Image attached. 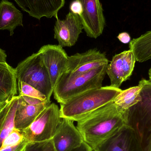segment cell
Wrapping results in <instances>:
<instances>
[{
  "label": "cell",
  "instance_id": "6da1fadb",
  "mask_svg": "<svg viewBox=\"0 0 151 151\" xmlns=\"http://www.w3.org/2000/svg\"><path fill=\"white\" fill-rule=\"evenodd\" d=\"M124 114L112 101L78 121L76 128L93 150L126 124Z\"/></svg>",
  "mask_w": 151,
  "mask_h": 151
},
{
  "label": "cell",
  "instance_id": "7a4b0ae2",
  "mask_svg": "<svg viewBox=\"0 0 151 151\" xmlns=\"http://www.w3.org/2000/svg\"><path fill=\"white\" fill-rule=\"evenodd\" d=\"M122 91L120 88L108 86L80 94L60 104L61 118L78 122L98 108L113 101Z\"/></svg>",
  "mask_w": 151,
  "mask_h": 151
},
{
  "label": "cell",
  "instance_id": "3957f363",
  "mask_svg": "<svg viewBox=\"0 0 151 151\" xmlns=\"http://www.w3.org/2000/svg\"><path fill=\"white\" fill-rule=\"evenodd\" d=\"M108 64L79 75L64 73L54 88V99L63 104L86 91L102 87Z\"/></svg>",
  "mask_w": 151,
  "mask_h": 151
},
{
  "label": "cell",
  "instance_id": "277c9868",
  "mask_svg": "<svg viewBox=\"0 0 151 151\" xmlns=\"http://www.w3.org/2000/svg\"><path fill=\"white\" fill-rule=\"evenodd\" d=\"M141 99L124 114L126 124L132 127L139 137L144 150L151 136V81L142 79Z\"/></svg>",
  "mask_w": 151,
  "mask_h": 151
},
{
  "label": "cell",
  "instance_id": "5b68a950",
  "mask_svg": "<svg viewBox=\"0 0 151 151\" xmlns=\"http://www.w3.org/2000/svg\"><path fill=\"white\" fill-rule=\"evenodd\" d=\"M15 70L17 81L26 83L42 92L50 102L53 93L47 70L38 52L34 53L20 62Z\"/></svg>",
  "mask_w": 151,
  "mask_h": 151
},
{
  "label": "cell",
  "instance_id": "8992f818",
  "mask_svg": "<svg viewBox=\"0 0 151 151\" xmlns=\"http://www.w3.org/2000/svg\"><path fill=\"white\" fill-rule=\"evenodd\" d=\"M62 119L60 108L55 103H51L28 127L22 131L28 142L48 141L55 135Z\"/></svg>",
  "mask_w": 151,
  "mask_h": 151
},
{
  "label": "cell",
  "instance_id": "52a82bcc",
  "mask_svg": "<svg viewBox=\"0 0 151 151\" xmlns=\"http://www.w3.org/2000/svg\"><path fill=\"white\" fill-rule=\"evenodd\" d=\"M93 151H144L138 135L125 124L117 132L97 146Z\"/></svg>",
  "mask_w": 151,
  "mask_h": 151
},
{
  "label": "cell",
  "instance_id": "ba28073f",
  "mask_svg": "<svg viewBox=\"0 0 151 151\" xmlns=\"http://www.w3.org/2000/svg\"><path fill=\"white\" fill-rule=\"evenodd\" d=\"M38 52L48 72L54 90L60 77L65 72L69 56L59 45H44Z\"/></svg>",
  "mask_w": 151,
  "mask_h": 151
},
{
  "label": "cell",
  "instance_id": "9c48e42d",
  "mask_svg": "<svg viewBox=\"0 0 151 151\" xmlns=\"http://www.w3.org/2000/svg\"><path fill=\"white\" fill-rule=\"evenodd\" d=\"M78 1L82 6V13L80 18L83 28L87 36L96 39L103 33L106 24L100 0Z\"/></svg>",
  "mask_w": 151,
  "mask_h": 151
},
{
  "label": "cell",
  "instance_id": "30bf717a",
  "mask_svg": "<svg viewBox=\"0 0 151 151\" xmlns=\"http://www.w3.org/2000/svg\"><path fill=\"white\" fill-rule=\"evenodd\" d=\"M136 61L134 53L130 50L115 55L106 68L110 86L119 88L122 83L132 75Z\"/></svg>",
  "mask_w": 151,
  "mask_h": 151
},
{
  "label": "cell",
  "instance_id": "8fae6325",
  "mask_svg": "<svg viewBox=\"0 0 151 151\" xmlns=\"http://www.w3.org/2000/svg\"><path fill=\"white\" fill-rule=\"evenodd\" d=\"M108 63L109 60L105 53L97 49H92L68 57L65 73L79 75L108 64Z\"/></svg>",
  "mask_w": 151,
  "mask_h": 151
},
{
  "label": "cell",
  "instance_id": "7c38bea8",
  "mask_svg": "<svg viewBox=\"0 0 151 151\" xmlns=\"http://www.w3.org/2000/svg\"><path fill=\"white\" fill-rule=\"evenodd\" d=\"M80 16L70 12L64 19H56L54 27V37L62 47L74 46L82 32Z\"/></svg>",
  "mask_w": 151,
  "mask_h": 151
},
{
  "label": "cell",
  "instance_id": "4fadbf2b",
  "mask_svg": "<svg viewBox=\"0 0 151 151\" xmlns=\"http://www.w3.org/2000/svg\"><path fill=\"white\" fill-rule=\"evenodd\" d=\"M73 122V121L63 118L52 139L56 151H70L79 147L84 142Z\"/></svg>",
  "mask_w": 151,
  "mask_h": 151
},
{
  "label": "cell",
  "instance_id": "5bb4252c",
  "mask_svg": "<svg viewBox=\"0 0 151 151\" xmlns=\"http://www.w3.org/2000/svg\"><path fill=\"white\" fill-rule=\"evenodd\" d=\"M20 8L31 17L40 20L43 17L58 18L59 11L65 0H14Z\"/></svg>",
  "mask_w": 151,
  "mask_h": 151
},
{
  "label": "cell",
  "instance_id": "9a60e30c",
  "mask_svg": "<svg viewBox=\"0 0 151 151\" xmlns=\"http://www.w3.org/2000/svg\"><path fill=\"white\" fill-rule=\"evenodd\" d=\"M18 103L15 113V128L24 130L28 127L50 102L40 105L32 103L30 97L18 96Z\"/></svg>",
  "mask_w": 151,
  "mask_h": 151
},
{
  "label": "cell",
  "instance_id": "2e32d148",
  "mask_svg": "<svg viewBox=\"0 0 151 151\" xmlns=\"http://www.w3.org/2000/svg\"><path fill=\"white\" fill-rule=\"evenodd\" d=\"M17 91L15 70L7 63H0V106L11 101Z\"/></svg>",
  "mask_w": 151,
  "mask_h": 151
},
{
  "label": "cell",
  "instance_id": "e0dca14e",
  "mask_svg": "<svg viewBox=\"0 0 151 151\" xmlns=\"http://www.w3.org/2000/svg\"><path fill=\"white\" fill-rule=\"evenodd\" d=\"M23 14L8 0L0 2V30H8L11 36L18 26H23Z\"/></svg>",
  "mask_w": 151,
  "mask_h": 151
},
{
  "label": "cell",
  "instance_id": "ac0fdd59",
  "mask_svg": "<svg viewBox=\"0 0 151 151\" xmlns=\"http://www.w3.org/2000/svg\"><path fill=\"white\" fill-rule=\"evenodd\" d=\"M129 50L134 55L136 60L143 63L151 59V30L140 37L133 39L129 43Z\"/></svg>",
  "mask_w": 151,
  "mask_h": 151
},
{
  "label": "cell",
  "instance_id": "d6986e66",
  "mask_svg": "<svg viewBox=\"0 0 151 151\" xmlns=\"http://www.w3.org/2000/svg\"><path fill=\"white\" fill-rule=\"evenodd\" d=\"M141 90L139 85L122 90L114 99V102L120 110L125 113L141 100Z\"/></svg>",
  "mask_w": 151,
  "mask_h": 151
},
{
  "label": "cell",
  "instance_id": "ffe728a7",
  "mask_svg": "<svg viewBox=\"0 0 151 151\" xmlns=\"http://www.w3.org/2000/svg\"><path fill=\"white\" fill-rule=\"evenodd\" d=\"M18 98V96H16L12 100L9 110L1 128L0 131V148L1 147L4 140L15 128L14 119L17 105Z\"/></svg>",
  "mask_w": 151,
  "mask_h": 151
},
{
  "label": "cell",
  "instance_id": "44dd1931",
  "mask_svg": "<svg viewBox=\"0 0 151 151\" xmlns=\"http://www.w3.org/2000/svg\"><path fill=\"white\" fill-rule=\"evenodd\" d=\"M17 88L18 96H27L41 100H47V96L42 92L26 83L18 81Z\"/></svg>",
  "mask_w": 151,
  "mask_h": 151
},
{
  "label": "cell",
  "instance_id": "7402d4cb",
  "mask_svg": "<svg viewBox=\"0 0 151 151\" xmlns=\"http://www.w3.org/2000/svg\"><path fill=\"white\" fill-rule=\"evenodd\" d=\"M25 139H26L22 130L14 128L4 140L0 149L17 145Z\"/></svg>",
  "mask_w": 151,
  "mask_h": 151
},
{
  "label": "cell",
  "instance_id": "603a6c76",
  "mask_svg": "<svg viewBox=\"0 0 151 151\" xmlns=\"http://www.w3.org/2000/svg\"><path fill=\"white\" fill-rule=\"evenodd\" d=\"M23 151H56L52 139L42 142H29Z\"/></svg>",
  "mask_w": 151,
  "mask_h": 151
},
{
  "label": "cell",
  "instance_id": "cb8c5ba5",
  "mask_svg": "<svg viewBox=\"0 0 151 151\" xmlns=\"http://www.w3.org/2000/svg\"><path fill=\"white\" fill-rule=\"evenodd\" d=\"M70 9L72 13L81 16L83 12L81 4L78 0L73 1L70 4Z\"/></svg>",
  "mask_w": 151,
  "mask_h": 151
},
{
  "label": "cell",
  "instance_id": "d4e9b609",
  "mask_svg": "<svg viewBox=\"0 0 151 151\" xmlns=\"http://www.w3.org/2000/svg\"><path fill=\"white\" fill-rule=\"evenodd\" d=\"M28 142L27 139L17 145L6 147L3 149H0V151H23L27 144Z\"/></svg>",
  "mask_w": 151,
  "mask_h": 151
},
{
  "label": "cell",
  "instance_id": "484cf974",
  "mask_svg": "<svg viewBox=\"0 0 151 151\" xmlns=\"http://www.w3.org/2000/svg\"><path fill=\"white\" fill-rule=\"evenodd\" d=\"M11 103V101L9 102V103H7L0 111V131H1V128L4 121V119L6 118V115H7L8 111L9 110Z\"/></svg>",
  "mask_w": 151,
  "mask_h": 151
},
{
  "label": "cell",
  "instance_id": "4316f807",
  "mask_svg": "<svg viewBox=\"0 0 151 151\" xmlns=\"http://www.w3.org/2000/svg\"><path fill=\"white\" fill-rule=\"evenodd\" d=\"M117 38L121 42L124 44H127L131 41V37L130 35L128 33L126 32L120 33L117 36Z\"/></svg>",
  "mask_w": 151,
  "mask_h": 151
},
{
  "label": "cell",
  "instance_id": "83f0119b",
  "mask_svg": "<svg viewBox=\"0 0 151 151\" xmlns=\"http://www.w3.org/2000/svg\"><path fill=\"white\" fill-rule=\"evenodd\" d=\"M70 151H93L91 148L83 142L79 147Z\"/></svg>",
  "mask_w": 151,
  "mask_h": 151
},
{
  "label": "cell",
  "instance_id": "f1b7e54d",
  "mask_svg": "<svg viewBox=\"0 0 151 151\" xmlns=\"http://www.w3.org/2000/svg\"><path fill=\"white\" fill-rule=\"evenodd\" d=\"M7 59V55L4 50L0 48V63H5Z\"/></svg>",
  "mask_w": 151,
  "mask_h": 151
},
{
  "label": "cell",
  "instance_id": "f546056e",
  "mask_svg": "<svg viewBox=\"0 0 151 151\" xmlns=\"http://www.w3.org/2000/svg\"><path fill=\"white\" fill-rule=\"evenodd\" d=\"M144 151H151V136L147 145L144 149Z\"/></svg>",
  "mask_w": 151,
  "mask_h": 151
},
{
  "label": "cell",
  "instance_id": "4dcf8cb0",
  "mask_svg": "<svg viewBox=\"0 0 151 151\" xmlns=\"http://www.w3.org/2000/svg\"><path fill=\"white\" fill-rule=\"evenodd\" d=\"M149 76L150 80L151 81V67L149 70Z\"/></svg>",
  "mask_w": 151,
  "mask_h": 151
},
{
  "label": "cell",
  "instance_id": "1f68e13d",
  "mask_svg": "<svg viewBox=\"0 0 151 151\" xmlns=\"http://www.w3.org/2000/svg\"><path fill=\"white\" fill-rule=\"evenodd\" d=\"M6 104H7V103H6ZM6 104H4L3 105L0 106V111H1V109L3 107V106H4Z\"/></svg>",
  "mask_w": 151,
  "mask_h": 151
}]
</instances>
